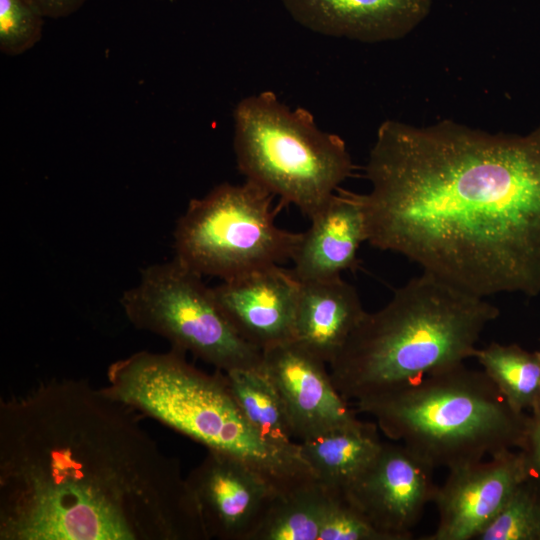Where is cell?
<instances>
[{
	"label": "cell",
	"mask_w": 540,
	"mask_h": 540,
	"mask_svg": "<svg viewBox=\"0 0 540 540\" xmlns=\"http://www.w3.org/2000/svg\"><path fill=\"white\" fill-rule=\"evenodd\" d=\"M186 482L208 539L249 540L279 494L243 461L214 450H207Z\"/></svg>",
	"instance_id": "10"
},
{
	"label": "cell",
	"mask_w": 540,
	"mask_h": 540,
	"mask_svg": "<svg viewBox=\"0 0 540 540\" xmlns=\"http://www.w3.org/2000/svg\"><path fill=\"white\" fill-rule=\"evenodd\" d=\"M333 495L316 479L277 494L249 540H318Z\"/></svg>",
	"instance_id": "18"
},
{
	"label": "cell",
	"mask_w": 540,
	"mask_h": 540,
	"mask_svg": "<svg viewBox=\"0 0 540 540\" xmlns=\"http://www.w3.org/2000/svg\"><path fill=\"white\" fill-rule=\"evenodd\" d=\"M474 358L516 412H530L540 404V357L517 344L496 342L478 349Z\"/></svg>",
	"instance_id": "20"
},
{
	"label": "cell",
	"mask_w": 540,
	"mask_h": 540,
	"mask_svg": "<svg viewBox=\"0 0 540 540\" xmlns=\"http://www.w3.org/2000/svg\"><path fill=\"white\" fill-rule=\"evenodd\" d=\"M44 17L59 19L77 12L88 0H33Z\"/></svg>",
	"instance_id": "25"
},
{
	"label": "cell",
	"mask_w": 540,
	"mask_h": 540,
	"mask_svg": "<svg viewBox=\"0 0 540 540\" xmlns=\"http://www.w3.org/2000/svg\"><path fill=\"white\" fill-rule=\"evenodd\" d=\"M318 540H391L343 493L334 492Z\"/></svg>",
	"instance_id": "23"
},
{
	"label": "cell",
	"mask_w": 540,
	"mask_h": 540,
	"mask_svg": "<svg viewBox=\"0 0 540 540\" xmlns=\"http://www.w3.org/2000/svg\"><path fill=\"white\" fill-rule=\"evenodd\" d=\"M540 493L528 480L521 483L475 540H539Z\"/></svg>",
	"instance_id": "21"
},
{
	"label": "cell",
	"mask_w": 540,
	"mask_h": 540,
	"mask_svg": "<svg viewBox=\"0 0 540 540\" xmlns=\"http://www.w3.org/2000/svg\"><path fill=\"white\" fill-rule=\"evenodd\" d=\"M273 197L245 180L192 199L174 230V258L221 280L291 260L301 233L276 225Z\"/></svg>",
	"instance_id": "7"
},
{
	"label": "cell",
	"mask_w": 540,
	"mask_h": 540,
	"mask_svg": "<svg viewBox=\"0 0 540 540\" xmlns=\"http://www.w3.org/2000/svg\"><path fill=\"white\" fill-rule=\"evenodd\" d=\"M309 219L291 258L295 276L301 282L327 280L356 268L368 236L360 194L338 189Z\"/></svg>",
	"instance_id": "15"
},
{
	"label": "cell",
	"mask_w": 540,
	"mask_h": 540,
	"mask_svg": "<svg viewBox=\"0 0 540 540\" xmlns=\"http://www.w3.org/2000/svg\"><path fill=\"white\" fill-rule=\"evenodd\" d=\"M300 285L292 269L273 265L222 280L212 289L236 332L264 351L293 340Z\"/></svg>",
	"instance_id": "13"
},
{
	"label": "cell",
	"mask_w": 540,
	"mask_h": 540,
	"mask_svg": "<svg viewBox=\"0 0 540 540\" xmlns=\"http://www.w3.org/2000/svg\"><path fill=\"white\" fill-rule=\"evenodd\" d=\"M201 278L176 258L153 264L143 269L120 303L136 328L165 338L172 348L217 370L260 368L262 351L236 332Z\"/></svg>",
	"instance_id": "8"
},
{
	"label": "cell",
	"mask_w": 540,
	"mask_h": 540,
	"mask_svg": "<svg viewBox=\"0 0 540 540\" xmlns=\"http://www.w3.org/2000/svg\"><path fill=\"white\" fill-rule=\"evenodd\" d=\"M498 316L485 297L423 271L382 309L364 314L328 364L332 382L356 402L462 364Z\"/></svg>",
	"instance_id": "3"
},
{
	"label": "cell",
	"mask_w": 540,
	"mask_h": 540,
	"mask_svg": "<svg viewBox=\"0 0 540 540\" xmlns=\"http://www.w3.org/2000/svg\"><path fill=\"white\" fill-rule=\"evenodd\" d=\"M434 469L403 444L384 442L344 494L391 540H409L424 508L434 501Z\"/></svg>",
	"instance_id": "9"
},
{
	"label": "cell",
	"mask_w": 540,
	"mask_h": 540,
	"mask_svg": "<svg viewBox=\"0 0 540 540\" xmlns=\"http://www.w3.org/2000/svg\"><path fill=\"white\" fill-rule=\"evenodd\" d=\"M301 26L362 43L404 38L430 14L432 0H279Z\"/></svg>",
	"instance_id": "14"
},
{
	"label": "cell",
	"mask_w": 540,
	"mask_h": 540,
	"mask_svg": "<svg viewBox=\"0 0 540 540\" xmlns=\"http://www.w3.org/2000/svg\"><path fill=\"white\" fill-rule=\"evenodd\" d=\"M376 423L357 420L299 443L314 477L331 491L345 493L375 459L383 443Z\"/></svg>",
	"instance_id": "17"
},
{
	"label": "cell",
	"mask_w": 540,
	"mask_h": 540,
	"mask_svg": "<svg viewBox=\"0 0 540 540\" xmlns=\"http://www.w3.org/2000/svg\"><path fill=\"white\" fill-rule=\"evenodd\" d=\"M107 379L106 390L118 400L207 450L243 461L280 494L315 480L299 443L287 448L266 442L246 420L224 373L199 370L182 351L136 352L113 362Z\"/></svg>",
	"instance_id": "4"
},
{
	"label": "cell",
	"mask_w": 540,
	"mask_h": 540,
	"mask_svg": "<svg viewBox=\"0 0 540 540\" xmlns=\"http://www.w3.org/2000/svg\"><path fill=\"white\" fill-rule=\"evenodd\" d=\"M438 486L434 503L438 511L435 531L423 540H471L491 521L515 489L527 479L519 450H505L448 470Z\"/></svg>",
	"instance_id": "11"
},
{
	"label": "cell",
	"mask_w": 540,
	"mask_h": 540,
	"mask_svg": "<svg viewBox=\"0 0 540 540\" xmlns=\"http://www.w3.org/2000/svg\"><path fill=\"white\" fill-rule=\"evenodd\" d=\"M223 373L246 420L266 442L287 448L298 444L283 401L262 365Z\"/></svg>",
	"instance_id": "19"
},
{
	"label": "cell",
	"mask_w": 540,
	"mask_h": 540,
	"mask_svg": "<svg viewBox=\"0 0 540 540\" xmlns=\"http://www.w3.org/2000/svg\"><path fill=\"white\" fill-rule=\"evenodd\" d=\"M44 15L33 0H0V51L16 56L42 37Z\"/></svg>",
	"instance_id": "22"
},
{
	"label": "cell",
	"mask_w": 540,
	"mask_h": 540,
	"mask_svg": "<svg viewBox=\"0 0 540 540\" xmlns=\"http://www.w3.org/2000/svg\"><path fill=\"white\" fill-rule=\"evenodd\" d=\"M538 353H539V357H540V349L538 350Z\"/></svg>",
	"instance_id": "26"
},
{
	"label": "cell",
	"mask_w": 540,
	"mask_h": 540,
	"mask_svg": "<svg viewBox=\"0 0 540 540\" xmlns=\"http://www.w3.org/2000/svg\"><path fill=\"white\" fill-rule=\"evenodd\" d=\"M167 1H169V2H173L174 0H167Z\"/></svg>",
	"instance_id": "27"
},
{
	"label": "cell",
	"mask_w": 540,
	"mask_h": 540,
	"mask_svg": "<svg viewBox=\"0 0 540 540\" xmlns=\"http://www.w3.org/2000/svg\"><path fill=\"white\" fill-rule=\"evenodd\" d=\"M365 313L356 288L341 277L301 282L293 341L328 365Z\"/></svg>",
	"instance_id": "16"
},
{
	"label": "cell",
	"mask_w": 540,
	"mask_h": 540,
	"mask_svg": "<svg viewBox=\"0 0 540 540\" xmlns=\"http://www.w3.org/2000/svg\"><path fill=\"white\" fill-rule=\"evenodd\" d=\"M239 171L310 218L352 172L344 140L320 129L312 113L291 109L271 90L240 100L233 112Z\"/></svg>",
	"instance_id": "6"
},
{
	"label": "cell",
	"mask_w": 540,
	"mask_h": 540,
	"mask_svg": "<svg viewBox=\"0 0 540 540\" xmlns=\"http://www.w3.org/2000/svg\"><path fill=\"white\" fill-rule=\"evenodd\" d=\"M524 457L527 479L540 493V404L528 417L527 429L519 449Z\"/></svg>",
	"instance_id": "24"
},
{
	"label": "cell",
	"mask_w": 540,
	"mask_h": 540,
	"mask_svg": "<svg viewBox=\"0 0 540 540\" xmlns=\"http://www.w3.org/2000/svg\"><path fill=\"white\" fill-rule=\"evenodd\" d=\"M105 387L0 402V540H208L177 459Z\"/></svg>",
	"instance_id": "2"
},
{
	"label": "cell",
	"mask_w": 540,
	"mask_h": 540,
	"mask_svg": "<svg viewBox=\"0 0 540 540\" xmlns=\"http://www.w3.org/2000/svg\"><path fill=\"white\" fill-rule=\"evenodd\" d=\"M379 430L434 468L448 470L522 446L516 412L484 371L455 365L356 401Z\"/></svg>",
	"instance_id": "5"
},
{
	"label": "cell",
	"mask_w": 540,
	"mask_h": 540,
	"mask_svg": "<svg viewBox=\"0 0 540 540\" xmlns=\"http://www.w3.org/2000/svg\"><path fill=\"white\" fill-rule=\"evenodd\" d=\"M540 540V539H539Z\"/></svg>",
	"instance_id": "28"
},
{
	"label": "cell",
	"mask_w": 540,
	"mask_h": 540,
	"mask_svg": "<svg viewBox=\"0 0 540 540\" xmlns=\"http://www.w3.org/2000/svg\"><path fill=\"white\" fill-rule=\"evenodd\" d=\"M326 365L293 340L262 351V369L278 391L299 442L358 420Z\"/></svg>",
	"instance_id": "12"
},
{
	"label": "cell",
	"mask_w": 540,
	"mask_h": 540,
	"mask_svg": "<svg viewBox=\"0 0 540 540\" xmlns=\"http://www.w3.org/2000/svg\"><path fill=\"white\" fill-rule=\"evenodd\" d=\"M365 172L372 246L481 297L540 294V124L519 135L386 120Z\"/></svg>",
	"instance_id": "1"
}]
</instances>
